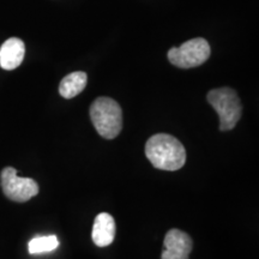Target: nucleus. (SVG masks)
<instances>
[{"label": "nucleus", "mask_w": 259, "mask_h": 259, "mask_svg": "<svg viewBox=\"0 0 259 259\" xmlns=\"http://www.w3.org/2000/svg\"><path fill=\"white\" fill-rule=\"evenodd\" d=\"M145 155L157 169L174 171L186 162V150L180 141L167 134L154 135L145 144Z\"/></svg>", "instance_id": "obj_1"}, {"label": "nucleus", "mask_w": 259, "mask_h": 259, "mask_svg": "<svg viewBox=\"0 0 259 259\" xmlns=\"http://www.w3.org/2000/svg\"><path fill=\"white\" fill-rule=\"evenodd\" d=\"M90 119L97 134L106 139H114L121 132L122 112L119 103L111 97H99L90 106Z\"/></svg>", "instance_id": "obj_2"}, {"label": "nucleus", "mask_w": 259, "mask_h": 259, "mask_svg": "<svg viewBox=\"0 0 259 259\" xmlns=\"http://www.w3.org/2000/svg\"><path fill=\"white\" fill-rule=\"evenodd\" d=\"M206 100L220 116V130L231 131L240 120L242 106L235 90L228 87L210 90Z\"/></svg>", "instance_id": "obj_3"}, {"label": "nucleus", "mask_w": 259, "mask_h": 259, "mask_svg": "<svg viewBox=\"0 0 259 259\" xmlns=\"http://www.w3.org/2000/svg\"><path fill=\"white\" fill-rule=\"evenodd\" d=\"M168 60L180 69H192L205 63L210 57V45L205 38L196 37L186 41L180 47L168 52Z\"/></svg>", "instance_id": "obj_4"}, {"label": "nucleus", "mask_w": 259, "mask_h": 259, "mask_svg": "<svg viewBox=\"0 0 259 259\" xmlns=\"http://www.w3.org/2000/svg\"><path fill=\"white\" fill-rule=\"evenodd\" d=\"M2 189L9 199L17 203H24L38 193V185L30 178H19L17 170L6 167L2 171Z\"/></svg>", "instance_id": "obj_5"}, {"label": "nucleus", "mask_w": 259, "mask_h": 259, "mask_svg": "<svg viewBox=\"0 0 259 259\" xmlns=\"http://www.w3.org/2000/svg\"><path fill=\"white\" fill-rule=\"evenodd\" d=\"M164 250L161 259H189L192 251V239L180 229H170L164 236Z\"/></svg>", "instance_id": "obj_6"}, {"label": "nucleus", "mask_w": 259, "mask_h": 259, "mask_svg": "<svg viewBox=\"0 0 259 259\" xmlns=\"http://www.w3.org/2000/svg\"><path fill=\"white\" fill-rule=\"evenodd\" d=\"M24 42L18 37L9 38L0 47V66L8 71L17 69L24 59Z\"/></svg>", "instance_id": "obj_7"}, {"label": "nucleus", "mask_w": 259, "mask_h": 259, "mask_svg": "<svg viewBox=\"0 0 259 259\" xmlns=\"http://www.w3.org/2000/svg\"><path fill=\"white\" fill-rule=\"evenodd\" d=\"M115 221L113 216L107 212H101L96 216L94 221L92 238L99 247H106L111 245L115 238Z\"/></svg>", "instance_id": "obj_8"}, {"label": "nucleus", "mask_w": 259, "mask_h": 259, "mask_svg": "<svg viewBox=\"0 0 259 259\" xmlns=\"http://www.w3.org/2000/svg\"><path fill=\"white\" fill-rule=\"evenodd\" d=\"M88 83V76L83 71H77L61 79L59 85V93L64 99H73L85 89Z\"/></svg>", "instance_id": "obj_9"}, {"label": "nucleus", "mask_w": 259, "mask_h": 259, "mask_svg": "<svg viewBox=\"0 0 259 259\" xmlns=\"http://www.w3.org/2000/svg\"><path fill=\"white\" fill-rule=\"evenodd\" d=\"M59 246V241L56 235H47V236H36L31 239L29 242L28 248L30 254H40L47 253V252L54 251Z\"/></svg>", "instance_id": "obj_10"}]
</instances>
